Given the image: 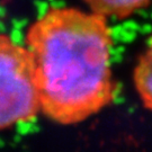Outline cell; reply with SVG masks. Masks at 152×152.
Returning <instances> with one entry per match:
<instances>
[{
	"label": "cell",
	"mask_w": 152,
	"mask_h": 152,
	"mask_svg": "<svg viewBox=\"0 0 152 152\" xmlns=\"http://www.w3.org/2000/svg\"><path fill=\"white\" fill-rule=\"evenodd\" d=\"M107 17L53 7L26 32L41 112L59 124L80 123L112 103V34Z\"/></svg>",
	"instance_id": "cell-1"
},
{
	"label": "cell",
	"mask_w": 152,
	"mask_h": 152,
	"mask_svg": "<svg viewBox=\"0 0 152 152\" xmlns=\"http://www.w3.org/2000/svg\"><path fill=\"white\" fill-rule=\"evenodd\" d=\"M41 100L34 59L27 46L0 34V130L34 120Z\"/></svg>",
	"instance_id": "cell-2"
},
{
	"label": "cell",
	"mask_w": 152,
	"mask_h": 152,
	"mask_svg": "<svg viewBox=\"0 0 152 152\" xmlns=\"http://www.w3.org/2000/svg\"><path fill=\"white\" fill-rule=\"evenodd\" d=\"M152 0H85L94 12L105 17L125 18L147 7Z\"/></svg>",
	"instance_id": "cell-3"
},
{
	"label": "cell",
	"mask_w": 152,
	"mask_h": 152,
	"mask_svg": "<svg viewBox=\"0 0 152 152\" xmlns=\"http://www.w3.org/2000/svg\"><path fill=\"white\" fill-rule=\"evenodd\" d=\"M133 79L143 105L152 110V39L137 61Z\"/></svg>",
	"instance_id": "cell-4"
}]
</instances>
